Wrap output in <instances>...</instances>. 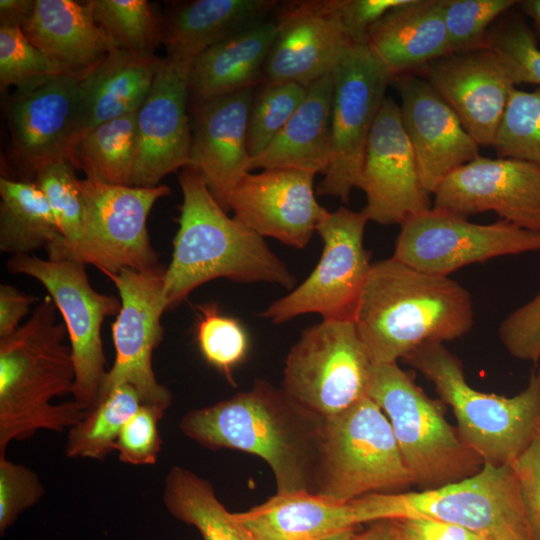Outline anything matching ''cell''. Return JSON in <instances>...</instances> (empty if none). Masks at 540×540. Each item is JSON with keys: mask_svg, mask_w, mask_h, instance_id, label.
I'll list each match as a JSON object with an SVG mask.
<instances>
[{"mask_svg": "<svg viewBox=\"0 0 540 540\" xmlns=\"http://www.w3.org/2000/svg\"><path fill=\"white\" fill-rule=\"evenodd\" d=\"M366 46L394 79L450 54L443 0H407L369 31Z\"/></svg>", "mask_w": 540, "mask_h": 540, "instance_id": "484cf974", "label": "cell"}, {"mask_svg": "<svg viewBox=\"0 0 540 540\" xmlns=\"http://www.w3.org/2000/svg\"><path fill=\"white\" fill-rule=\"evenodd\" d=\"M85 264L73 260H50L32 255L12 256L7 269L39 281L63 317L72 351L75 381L73 400L85 409L99 401L105 380L106 359L101 329L104 319L117 316L120 298L96 291Z\"/></svg>", "mask_w": 540, "mask_h": 540, "instance_id": "30bf717a", "label": "cell"}, {"mask_svg": "<svg viewBox=\"0 0 540 540\" xmlns=\"http://www.w3.org/2000/svg\"><path fill=\"white\" fill-rule=\"evenodd\" d=\"M253 89L193 104L188 168L197 172L226 210L231 190L249 171L248 119Z\"/></svg>", "mask_w": 540, "mask_h": 540, "instance_id": "cb8c5ba5", "label": "cell"}, {"mask_svg": "<svg viewBox=\"0 0 540 540\" xmlns=\"http://www.w3.org/2000/svg\"><path fill=\"white\" fill-rule=\"evenodd\" d=\"M353 321L373 364L397 363L425 343L467 334L474 308L457 281L390 257L371 264Z\"/></svg>", "mask_w": 540, "mask_h": 540, "instance_id": "7a4b0ae2", "label": "cell"}, {"mask_svg": "<svg viewBox=\"0 0 540 540\" xmlns=\"http://www.w3.org/2000/svg\"><path fill=\"white\" fill-rule=\"evenodd\" d=\"M411 484L390 422L368 395L323 419L310 493L349 503Z\"/></svg>", "mask_w": 540, "mask_h": 540, "instance_id": "52a82bcc", "label": "cell"}, {"mask_svg": "<svg viewBox=\"0 0 540 540\" xmlns=\"http://www.w3.org/2000/svg\"><path fill=\"white\" fill-rule=\"evenodd\" d=\"M367 395L387 416L413 484L423 490L467 478L482 459L397 363L373 364Z\"/></svg>", "mask_w": 540, "mask_h": 540, "instance_id": "ba28073f", "label": "cell"}, {"mask_svg": "<svg viewBox=\"0 0 540 540\" xmlns=\"http://www.w3.org/2000/svg\"><path fill=\"white\" fill-rule=\"evenodd\" d=\"M536 373H537V375H538L539 378H540V368H539L538 372H536Z\"/></svg>", "mask_w": 540, "mask_h": 540, "instance_id": "11a10c76", "label": "cell"}, {"mask_svg": "<svg viewBox=\"0 0 540 540\" xmlns=\"http://www.w3.org/2000/svg\"><path fill=\"white\" fill-rule=\"evenodd\" d=\"M332 75L330 157L317 194L346 203L358 187L369 136L393 78L361 44L345 49Z\"/></svg>", "mask_w": 540, "mask_h": 540, "instance_id": "8fae6325", "label": "cell"}, {"mask_svg": "<svg viewBox=\"0 0 540 540\" xmlns=\"http://www.w3.org/2000/svg\"><path fill=\"white\" fill-rule=\"evenodd\" d=\"M178 181L183 201L172 258L164 273L167 309L218 278L274 283L287 289L294 286L295 277L264 238L230 218L197 172L185 167Z\"/></svg>", "mask_w": 540, "mask_h": 540, "instance_id": "277c9868", "label": "cell"}, {"mask_svg": "<svg viewBox=\"0 0 540 540\" xmlns=\"http://www.w3.org/2000/svg\"><path fill=\"white\" fill-rule=\"evenodd\" d=\"M38 297L26 294L10 284L0 286V339L12 335Z\"/></svg>", "mask_w": 540, "mask_h": 540, "instance_id": "f907efd6", "label": "cell"}, {"mask_svg": "<svg viewBox=\"0 0 540 540\" xmlns=\"http://www.w3.org/2000/svg\"><path fill=\"white\" fill-rule=\"evenodd\" d=\"M191 63L160 58L151 88L137 111V156L129 186L156 187L188 167L192 125L188 115Z\"/></svg>", "mask_w": 540, "mask_h": 540, "instance_id": "d6986e66", "label": "cell"}, {"mask_svg": "<svg viewBox=\"0 0 540 540\" xmlns=\"http://www.w3.org/2000/svg\"><path fill=\"white\" fill-rule=\"evenodd\" d=\"M423 78L450 106L481 146H492L516 88L488 47L442 56L422 69Z\"/></svg>", "mask_w": 540, "mask_h": 540, "instance_id": "7402d4cb", "label": "cell"}, {"mask_svg": "<svg viewBox=\"0 0 540 540\" xmlns=\"http://www.w3.org/2000/svg\"><path fill=\"white\" fill-rule=\"evenodd\" d=\"M369 221L401 225L432 208L404 130L400 106L386 97L374 122L358 183Z\"/></svg>", "mask_w": 540, "mask_h": 540, "instance_id": "ac0fdd59", "label": "cell"}, {"mask_svg": "<svg viewBox=\"0 0 540 540\" xmlns=\"http://www.w3.org/2000/svg\"><path fill=\"white\" fill-rule=\"evenodd\" d=\"M323 419L282 388L257 379L248 391L190 410L179 428L205 448L262 458L273 472L277 493L311 492Z\"/></svg>", "mask_w": 540, "mask_h": 540, "instance_id": "6da1fadb", "label": "cell"}, {"mask_svg": "<svg viewBox=\"0 0 540 540\" xmlns=\"http://www.w3.org/2000/svg\"><path fill=\"white\" fill-rule=\"evenodd\" d=\"M314 177L295 169L248 172L229 193L226 209L261 237L304 248L326 212L315 198Z\"/></svg>", "mask_w": 540, "mask_h": 540, "instance_id": "ffe728a7", "label": "cell"}, {"mask_svg": "<svg viewBox=\"0 0 540 540\" xmlns=\"http://www.w3.org/2000/svg\"><path fill=\"white\" fill-rule=\"evenodd\" d=\"M164 273L165 268L158 265L107 275L118 291L121 309L112 324L115 359L107 371L99 400L111 389L127 384L137 391L142 404L164 411L170 407L172 394L158 383L152 367L153 351L164 334Z\"/></svg>", "mask_w": 540, "mask_h": 540, "instance_id": "5bb4252c", "label": "cell"}, {"mask_svg": "<svg viewBox=\"0 0 540 540\" xmlns=\"http://www.w3.org/2000/svg\"><path fill=\"white\" fill-rule=\"evenodd\" d=\"M44 495L37 474L27 467L0 456V535L3 536L19 515Z\"/></svg>", "mask_w": 540, "mask_h": 540, "instance_id": "f6af8a7d", "label": "cell"}, {"mask_svg": "<svg viewBox=\"0 0 540 540\" xmlns=\"http://www.w3.org/2000/svg\"><path fill=\"white\" fill-rule=\"evenodd\" d=\"M84 215L78 248L66 260L90 264L106 276L123 269L145 270L158 266L148 229L149 213L170 188L134 187L79 179Z\"/></svg>", "mask_w": 540, "mask_h": 540, "instance_id": "4fadbf2b", "label": "cell"}, {"mask_svg": "<svg viewBox=\"0 0 540 540\" xmlns=\"http://www.w3.org/2000/svg\"><path fill=\"white\" fill-rule=\"evenodd\" d=\"M307 87L298 83L266 82L253 96L248 119L250 159L263 152L304 100Z\"/></svg>", "mask_w": 540, "mask_h": 540, "instance_id": "ab89813d", "label": "cell"}, {"mask_svg": "<svg viewBox=\"0 0 540 540\" xmlns=\"http://www.w3.org/2000/svg\"><path fill=\"white\" fill-rule=\"evenodd\" d=\"M393 534L400 540H477L468 530L444 521L426 517H397L385 519Z\"/></svg>", "mask_w": 540, "mask_h": 540, "instance_id": "681fc988", "label": "cell"}, {"mask_svg": "<svg viewBox=\"0 0 540 540\" xmlns=\"http://www.w3.org/2000/svg\"><path fill=\"white\" fill-rule=\"evenodd\" d=\"M433 196L435 210L465 218L491 211L540 233V167L533 163L478 155L450 173Z\"/></svg>", "mask_w": 540, "mask_h": 540, "instance_id": "e0dca14e", "label": "cell"}, {"mask_svg": "<svg viewBox=\"0 0 540 540\" xmlns=\"http://www.w3.org/2000/svg\"><path fill=\"white\" fill-rule=\"evenodd\" d=\"M477 540H481V539H477Z\"/></svg>", "mask_w": 540, "mask_h": 540, "instance_id": "9f6ffc18", "label": "cell"}, {"mask_svg": "<svg viewBox=\"0 0 540 540\" xmlns=\"http://www.w3.org/2000/svg\"><path fill=\"white\" fill-rule=\"evenodd\" d=\"M56 311L47 295L24 324L0 339V456L13 441L40 430H69L88 412L74 400L51 403L71 393L75 381L68 332Z\"/></svg>", "mask_w": 540, "mask_h": 540, "instance_id": "3957f363", "label": "cell"}, {"mask_svg": "<svg viewBox=\"0 0 540 540\" xmlns=\"http://www.w3.org/2000/svg\"><path fill=\"white\" fill-rule=\"evenodd\" d=\"M368 221L363 210H326L316 229L323 241L318 264L299 286L274 301L262 316L276 324L307 313H318L323 320H353L372 264L363 245Z\"/></svg>", "mask_w": 540, "mask_h": 540, "instance_id": "7c38bea8", "label": "cell"}, {"mask_svg": "<svg viewBox=\"0 0 540 540\" xmlns=\"http://www.w3.org/2000/svg\"><path fill=\"white\" fill-rule=\"evenodd\" d=\"M162 498L168 513L197 529L203 540H256L219 501L211 483L189 469L169 470Z\"/></svg>", "mask_w": 540, "mask_h": 540, "instance_id": "d6a6232c", "label": "cell"}, {"mask_svg": "<svg viewBox=\"0 0 540 540\" xmlns=\"http://www.w3.org/2000/svg\"><path fill=\"white\" fill-rule=\"evenodd\" d=\"M75 166L68 160L40 168L33 182L45 195L65 241L49 249L48 259L66 260L82 241L84 207Z\"/></svg>", "mask_w": 540, "mask_h": 540, "instance_id": "8d00e7d4", "label": "cell"}, {"mask_svg": "<svg viewBox=\"0 0 540 540\" xmlns=\"http://www.w3.org/2000/svg\"><path fill=\"white\" fill-rule=\"evenodd\" d=\"M97 25L117 49L138 56H155L163 24L146 0H90Z\"/></svg>", "mask_w": 540, "mask_h": 540, "instance_id": "d590c367", "label": "cell"}, {"mask_svg": "<svg viewBox=\"0 0 540 540\" xmlns=\"http://www.w3.org/2000/svg\"><path fill=\"white\" fill-rule=\"evenodd\" d=\"M517 3L516 0H443L450 52L487 47L491 26Z\"/></svg>", "mask_w": 540, "mask_h": 540, "instance_id": "b9f144b4", "label": "cell"}, {"mask_svg": "<svg viewBox=\"0 0 540 540\" xmlns=\"http://www.w3.org/2000/svg\"><path fill=\"white\" fill-rule=\"evenodd\" d=\"M516 7L532 23V28L537 37H540V0L518 1Z\"/></svg>", "mask_w": 540, "mask_h": 540, "instance_id": "db71d44e", "label": "cell"}, {"mask_svg": "<svg viewBox=\"0 0 540 540\" xmlns=\"http://www.w3.org/2000/svg\"><path fill=\"white\" fill-rule=\"evenodd\" d=\"M276 19H267L200 54L189 72L193 104L252 88L275 38Z\"/></svg>", "mask_w": 540, "mask_h": 540, "instance_id": "4dcf8cb0", "label": "cell"}, {"mask_svg": "<svg viewBox=\"0 0 540 540\" xmlns=\"http://www.w3.org/2000/svg\"><path fill=\"white\" fill-rule=\"evenodd\" d=\"M276 23L275 38L263 68L266 82L307 87L331 73L352 44L340 18L339 0L290 2Z\"/></svg>", "mask_w": 540, "mask_h": 540, "instance_id": "44dd1931", "label": "cell"}, {"mask_svg": "<svg viewBox=\"0 0 540 540\" xmlns=\"http://www.w3.org/2000/svg\"><path fill=\"white\" fill-rule=\"evenodd\" d=\"M403 360L434 385L452 409L460 437L484 463L510 465L540 427L537 373L522 391L506 397L470 386L461 361L444 343H425Z\"/></svg>", "mask_w": 540, "mask_h": 540, "instance_id": "8992f818", "label": "cell"}, {"mask_svg": "<svg viewBox=\"0 0 540 540\" xmlns=\"http://www.w3.org/2000/svg\"><path fill=\"white\" fill-rule=\"evenodd\" d=\"M196 339L205 360L233 384L232 370L246 357L248 336L240 322L221 314L215 303L197 307Z\"/></svg>", "mask_w": 540, "mask_h": 540, "instance_id": "60d3db41", "label": "cell"}, {"mask_svg": "<svg viewBox=\"0 0 540 540\" xmlns=\"http://www.w3.org/2000/svg\"><path fill=\"white\" fill-rule=\"evenodd\" d=\"M510 466L516 475L536 539L540 540V427Z\"/></svg>", "mask_w": 540, "mask_h": 540, "instance_id": "7dc6e473", "label": "cell"}, {"mask_svg": "<svg viewBox=\"0 0 540 540\" xmlns=\"http://www.w3.org/2000/svg\"><path fill=\"white\" fill-rule=\"evenodd\" d=\"M354 540H400L398 539L385 520L374 521L364 531H360Z\"/></svg>", "mask_w": 540, "mask_h": 540, "instance_id": "f5cc1de1", "label": "cell"}, {"mask_svg": "<svg viewBox=\"0 0 540 540\" xmlns=\"http://www.w3.org/2000/svg\"><path fill=\"white\" fill-rule=\"evenodd\" d=\"M34 6L35 0H0V27H21Z\"/></svg>", "mask_w": 540, "mask_h": 540, "instance_id": "816d5d0a", "label": "cell"}, {"mask_svg": "<svg viewBox=\"0 0 540 540\" xmlns=\"http://www.w3.org/2000/svg\"><path fill=\"white\" fill-rule=\"evenodd\" d=\"M499 339L510 355L540 361V293L512 311L500 324Z\"/></svg>", "mask_w": 540, "mask_h": 540, "instance_id": "bcb514c9", "label": "cell"}, {"mask_svg": "<svg viewBox=\"0 0 540 540\" xmlns=\"http://www.w3.org/2000/svg\"><path fill=\"white\" fill-rule=\"evenodd\" d=\"M142 402L137 391L124 384L111 389L68 430V458L103 460L116 449L120 431Z\"/></svg>", "mask_w": 540, "mask_h": 540, "instance_id": "e575fe53", "label": "cell"}, {"mask_svg": "<svg viewBox=\"0 0 540 540\" xmlns=\"http://www.w3.org/2000/svg\"><path fill=\"white\" fill-rule=\"evenodd\" d=\"M393 81L423 187L433 195L450 173L480 155V146L422 76L407 73Z\"/></svg>", "mask_w": 540, "mask_h": 540, "instance_id": "603a6c76", "label": "cell"}, {"mask_svg": "<svg viewBox=\"0 0 540 540\" xmlns=\"http://www.w3.org/2000/svg\"><path fill=\"white\" fill-rule=\"evenodd\" d=\"M400 227L392 257L439 276L495 257L540 251V233L501 219L477 224L431 208Z\"/></svg>", "mask_w": 540, "mask_h": 540, "instance_id": "9a60e30c", "label": "cell"}, {"mask_svg": "<svg viewBox=\"0 0 540 540\" xmlns=\"http://www.w3.org/2000/svg\"><path fill=\"white\" fill-rule=\"evenodd\" d=\"M372 365L353 320H323L290 349L281 388L313 413L333 416L367 395Z\"/></svg>", "mask_w": 540, "mask_h": 540, "instance_id": "9c48e42d", "label": "cell"}, {"mask_svg": "<svg viewBox=\"0 0 540 540\" xmlns=\"http://www.w3.org/2000/svg\"><path fill=\"white\" fill-rule=\"evenodd\" d=\"M62 68L25 36L21 27H0L1 90L64 74Z\"/></svg>", "mask_w": 540, "mask_h": 540, "instance_id": "7bdbcfd3", "label": "cell"}, {"mask_svg": "<svg viewBox=\"0 0 540 540\" xmlns=\"http://www.w3.org/2000/svg\"><path fill=\"white\" fill-rule=\"evenodd\" d=\"M21 29L68 74L84 75L116 49L95 22L89 1L35 0Z\"/></svg>", "mask_w": 540, "mask_h": 540, "instance_id": "4316f807", "label": "cell"}, {"mask_svg": "<svg viewBox=\"0 0 540 540\" xmlns=\"http://www.w3.org/2000/svg\"><path fill=\"white\" fill-rule=\"evenodd\" d=\"M407 0H339L340 18L352 44L366 45L370 29Z\"/></svg>", "mask_w": 540, "mask_h": 540, "instance_id": "c3c4849f", "label": "cell"}, {"mask_svg": "<svg viewBox=\"0 0 540 540\" xmlns=\"http://www.w3.org/2000/svg\"><path fill=\"white\" fill-rule=\"evenodd\" d=\"M358 522L426 517L481 540H537L510 465L484 463L475 474L437 488L372 493L349 502Z\"/></svg>", "mask_w": 540, "mask_h": 540, "instance_id": "5b68a950", "label": "cell"}, {"mask_svg": "<svg viewBox=\"0 0 540 540\" xmlns=\"http://www.w3.org/2000/svg\"><path fill=\"white\" fill-rule=\"evenodd\" d=\"M275 0H194L182 5L162 27L167 57L192 63L215 44L267 19Z\"/></svg>", "mask_w": 540, "mask_h": 540, "instance_id": "f1b7e54d", "label": "cell"}, {"mask_svg": "<svg viewBox=\"0 0 540 540\" xmlns=\"http://www.w3.org/2000/svg\"><path fill=\"white\" fill-rule=\"evenodd\" d=\"M334 81L332 72L307 86L304 100L266 147L249 161L255 169H295L324 174L330 157Z\"/></svg>", "mask_w": 540, "mask_h": 540, "instance_id": "83f0119b", "label": "cell"}, {"mask_svg": "<svg viewBox=\"0 0 540 540\" xmlns=\"http://www.w3.org/2000/svg\"><path fill=\"white\" fill-rule=\"evenodd\" d=\"M136 116L134 112L84 131L73 145L70 162L87 179L129 186L138 147Z\"/></svg>", "mask_w": 540, "mask_h": 540, "instance_id": "836d02e7", "label": "cell"}, {"mask_svg": "<svg viewBox=\"0 0 540 540\" xmlns=\"http://www.w3.org/2000/svg\"><path fill=\"white\" fill-rule=\"evenodd\" d=\"M80 75L59 74L17 88L6 102L9 159L20 180L43 166L70 161L80 134Z\"/></svg>", "mask_w": 540, "mask_h": 540, "instance_id": "2e32d148", "label": "cell"}, {"mask_svg": "<svg viewBox=\"0 0 540 540\" xmlns=\"http://www.w3.org/2000/svg\"><path fill=\"white\" fill-rule=\"evenodd\" d=\"M491 147L497 157L540 167V87L533 91L513 89Z\"/></svg>", "mask_w": 540, "mask_h": 540, "instance_id": "f35d334b", "label": "cell"}, {"mask_svg": "<svg viewBox=\"0 0 540 540\" xmlns=\"http://www.w3.org/2000/svg\"><path fill=\"white\" fill-rule=\"evenodd\" d=\"M164 414L162 409L141 404L118 436L115 451L120 461L137 466L157 462L162 446L158 424Z\"/></svg>", "mask_w": 540, "mask_h": 540, "instance_id": "ee69618b", "label": "cell"}, {"mask_svg": "<svg viewBox=\"0 0 540 540\" xmlns=\"http://www.w3.org/2000/svg\"><path fill=\"white\" fill-rule=\"evenodd\" d=\"M65 241L56 217L33 181L0 178V251L12 256Z\"/></svg>", "mask_w": 540, "mask_h": 540, "instance_id": "1f68e13d", "label": "cell"}, {"mask_svg": "<svg viewBox=\"0 0 540 540\" xmlns=\"http://www.w3.org/2000/svg\"><path fill=\"white\" fill-rule=\"evenodd\" d=\"M234 514L256 540H354L361 526L350 503L308 491L276 493Z\"/></svg>", "mask_w": 540, "mask_h": 540, "instance_id": "d4e9b609", "label": "cell"}, {"mask_svg": "<svg viewBox=\"0 0 540 540\" xmlns=\"http://www.w3.org/2000/svg\"><path fill=\"white\" fill-rule=\"evenodd\" d=\"M515 7L491 26L487 47L496 55L515 87L520 84L540 87L538 37L527 18Z\"/></svg>", "mask_w": 540, "mask_h": 540, "instance_id": "74e56055", "label": "cell"}, {"mask_svg": "<svg viewBox=\"0 0 540 540\" xmlns=\"http://www.w3.org/2000/svg\"><path fill=\"white\" fill-rule=\"evenodd\" d=\"M159 57L114 49L80 79V134L137 112L152 85ZM79 134V135H80Z\"/></svg>", "mask_w": 540, "mask_h": 540, "instance_id": "f546056e", "label": "cell"}]
</instances>
